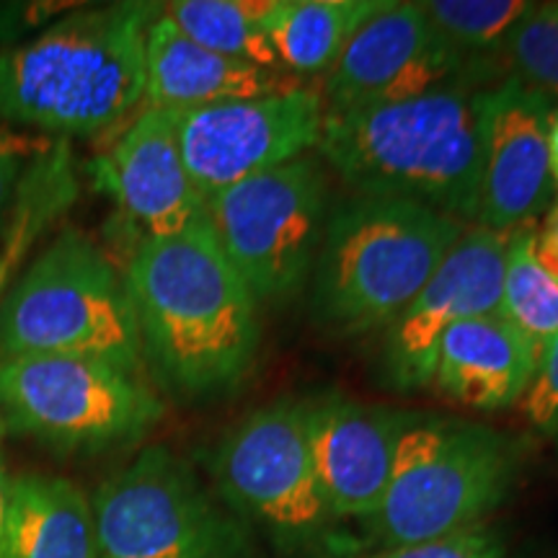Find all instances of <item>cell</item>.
Returning <instances> with one entry per match:
<instances>
[{
    "label": "cell",
    "mask_w": 558,
    "mask_h": 558,
    "mask_svg": "<svg viewBox=\"0 0 558 558\" xmlns=\"http://www.w3.org/2000/svg\"><path fill=\"white\" fill-rule=\"evenodd\" d=\"M158 5L75 11L0 52V122L88 137L145 101V37Z\"/></svg>",
    "instance_id": "3957f363"
},
{
    "label": "cell",
    "mask_w": 558,
    "mask_h": 558,
    "mask_svg": "<svg viewBox=\"0 0 558 558\" xmlns=\"http://www.w3.org/2000/svg\"><path fill=\"white\" fill-rule=\"evenodd\" d=\"M554 437H556V439H558V429H556V435H554Z\"/></svg>",
    "instance_id": "1f68e13d"
},
{
    "label": "cell",
    "mask_w": 558,
    "mask_h": 558,
    "mask_svg": "<svg viewBox=\"0 0 558 558\" xmlns=\"http://www.w3.org/2000/svg\"><path fill=\"white\" fill-rule=\"evenodd\" d=\"M94 177L137 228L140 241L177 235L205 218V199L181 160L171 111L145 107L96 160Z\"/></svg>",
    "instance_id": "2e32d148"
},
{
    "label": "cell",
    "mask_w": 558,
    "mask_h": 558,
    "mask_svg": "<svg viewBox=\"0 0 558 558\" xmlns=\"http://www.w3.org/2000/svg\"><path fill=\"white\" fill-rule=\"evenodd\" d=\"M90 507L99 558H254L246 522L160 445L104 481Z\"/></svg>",
    "instance_id": "52a82bcc"
},
{
    "label": "cell",
    "mask_w": 558,
    "mask_h": 558,
    "mask_svg": "<svg viewBox=\"0 0 558 558\" xmlns=\"http://www.w3.org/2000/svg\"><path fill=\"white\" fill-rule=\"evenodd\" d=\"M383 0H275L262 21L279 65L303 75L329 73L347 41Z\"/></svg>",
    "instance_id": "ffe728a7"
},
{
    "label": "cell",
    "mask_w": 558,
    "mask_h": 558,
    "mask_svg": "<svg viewBox=\"0 0 558 558\" xmlns=\"http://www.w3.org/2000/svg\"><path fill=\"white\" fill-rule=\"evenodd\" d=\"M213 476L230 512L282 548L313 546L333 520L313 469L303 401H271L243 416L215 448Z\"/></svg>",
    "instance_id": "30bf717a"
},
{
    "label": "cell",
    "mask_w": 558,
    "mask_h": 558,
    "mask_svg": "<svg viewBox=\"0 0 558 558\" xmlns=\"http://www.w3.org/2000/svg\"><path fill=\"white\" fill-rule=\"evenodd\" d=\"M548 171L550 181H554V190L558 192V107L550 114L548 124Z\"/></svg>",
    "instance_id": "f546056e"
},
{
    "label": "cell",
    "mask_w": 558,
    "mask_h": 558,
    "mask_svg": "<svg viewBox=\"0 0 558 558\" xmlns=\"http://www.w3.org/2000/svg\"><path fill=\"white\" fill-rule=\"evenodd\" d=\"M181 160L202 199L318 148L320 94L282 88L256 99L171 111Z\"/></svg>",
    "instance_id": "8fae6325"
},
{
    "label": "cell",
    "mask_w": 558,
    "mask_h": 558,
    "mask_svg": "<svg viewBox=\"0 0 558 558\" xmlns=\"http://www.w3.org/2000/svg\"><path fill=\"white\" fill-rule=\"evenodd\" d=\"M303 416L313 469L331 514L367 522L386 497L396 445L414 411L324 393L303 401Z\"/></svg>",
    "instance_id": "9a60e30c"
},
{
    "label": "cell",
    "mask_w": 558,
    "mask_h": 558,
    "mask_svg": "<svg viewBox=\"0 0 558 558\" xmlns=\"http://www.w3.org/2000/svg\"><path fill=\"white\" fill-rule=\"evenodd\" d=\"M9 497L11 476L0 465V558H9Z\"/></svg>",
    "instance_id": "f1b7e54d"
},
{
    "label": "cell",
    "mask_w": 558,
    "mask_h": 558,
    "mask_svg": "<svg viewBox=\"0 0 558 558\" xmlns=\"http://www.w3.org/2000/svg\"><path fill=\"white\" fill-rule=\"evenodd\" d=\"M124 284L143 362L186 401L233 393L262 347L259 303L230 267L207 220L132 251Z\"/></svg>",
    "instance_id": "6da1fadb"
},
{
    "label": "cell",
    "mask_w": 558,
    "mask_h": 558,
    "mask_svg": "<svg viewBox=\"0 0 558 558\" xmlns=\"http://www.w3.org/2000/svg\"><path fill=\"white\" fill-rule=\"evenodd\" d=\"M5 429L62 452H96L145 437L163 403L135 375L83 357L0 360Z\"/></svg>",
    "instance_id": "9c48e42d"
},
{
    "label": "cell",
    "mask_w": 558,
    "mask_h": 558,
    "mask_svg": "<svg viewBox=\"0 0 558 558\" xmlns=\"http://www.w3.org/2000/svg\"><path fill=\"white\" fill-rule=\"evenodd\" d=\"M331 190L324 160L303 156L205 199V220L256 303H284L311 279Z\"/></svg>",
    "instance_id": "ba28073f"
},
{
    "label": "cell",
    "mask_w": 558,
    "mask_h": 558,
    "mask_svg": "<svg viewBox=\"0 0 558 558\" xmlns=\"http://www.w3.org/2000/svg\"><path fill=\"white\" fill-rule=\"evenodd\" d=\"M277 70L205 50L156 13L145 37V104L148 109L184 111L213 104L277 94Z\"/></svg>",
    "instance_id": "ac0fdd59"
},
{
    "label": "cell",
    "mask_w": 558,
    "mask_h": 558,
    "mask_svg": "<svg viewBox=\"0 0 558 558\" xmlns=\"http://www.w3.org/2000/svg\"><path fill=\"white\" fill-rule=\"evenodd\" d=\"M535 239V222H525L507 235L501 316L518 326L541 362L543 352L558 337V282L541 267Z\"/></svg>",
    "instance_id": "7402d4cb"
},
{
    "label": "cell",
    "mask_w": 558,
    "mask_h": 558,
    "mask_svg": "<svg viewBox=\"0 0 558 558\" xmlns=\"http://www.w3.org/2000/svg\"><path fill=\"white\" fill-rule=\"evenodd\" d=\"M471 226L414 202H333L311 271V316L339 337L390 326Z\"/></svg>",
    "instance_id": "277c9868"
},
{
    "label": "cell",
    "mask_w": 558,
    "mask_h": 558,
    "mask_svg": "<svg viewBox=\"0 0 558 558\" xmlns=\"http://www.w3.org/2000/svg\"><path fill=\"white\" fill-rule=\"evenodd\" d=\"M488 78L465 75L414 99L331 111L318 153L352 194L414 202L476 226Z\"/></svg>",
    "instance_id": "7a4b0ae2"
},
{
    "label": "cell",
    "mask_w": 558,
    "mask_h": 558,
    "mask_svg": "<svg viewBox=\"0 0 558 558\" xmlns=\"http://www.w3.org/2000/svg\"><path fill=\"white\" fill-rule=\"evenodd\" d=\"M520 409L530 427L543 435H556L558 429V337L550 341L538 362L533 380L520 399Z\"/></svg>",
    "instance_id": "484cf974"
},
{
    "label": "cell",
    "mask_w": 558,
    "mask_h": 558,
    "mask_svg": "<svg viewBox=\"0 0 558 558\" xmlns=\"http://www.w3.org/2000/svg\"><path fill=\"white\" fill-rule=\"evenodd\" d=\"M538 369V354L501 313L460 320L437 349L432 386L460 407L501 411L520 403Z\"/></svg>",
    "instance_id": "e0dca14e"
},
{
    "label": "cell",
    "mask_w": 558,
    "mask_h": 558,
    "mask_svg": "<svg viewBox=\"0 0 558 558\" xmlns=\"http://www.w3.org/2000/svg\"><path fill=\"white\" fill-rule=\"evenodd\" d=\"M522 448L514 437L414 414L396 445L390 484L367 530L380 548L414 546L484 525L518 481Z\"/></svg>",
    "instance_id": "5b68a950"
},
{
    "label": "cell",
    "mask_w": 558,
    "mask_h": 558,
    "mask_svg": "<svg viewBox=\"0 0 558 558\" xmlns=\"http://www.w3.org/2000/svg\"><path fill=\"white\" fill-rule=\"evenodd\" d=\"M505 78L558 99V3H533L499 52Z\"/></svg>",
    "instance_id": "cb8c5ba5"
},
{
    "label": "cell",
    "mask_w": 558,
    "mask_h": 558,
    "mask_svg": "<svg viewBox=\"0 0 558 558\" xmlns=\"http://www.w3.org/2000/svg\"><path fill=\"white\" fill-rule=\"evenodd\" d=\"M50 148V140L19 135L9 124L0 122V226H3L11 202L16 197L26 158L45 156V150Z\"/></svg>",
    "instance_id": "4316f807"
},
{
    "label": "cell",
    "mask_w": 558,
    "mask_h": 558,
    "mask_svg": "<svg viewBox=\"0 0 558 558\" xmlns=\"http://www.w3.org/2000/svg\"><path fill=\"white\" fill-rule=\"evenodd\" d=\"M535 256H538L541 267L548 271L558 282V202L548 213L546 226L538 228V239H535Z\"/></svg>",
    "instance_id": "83f0119b"
},
{
    "label": "cell",
    "mask_w": 558,
    "mask_h": 558,
    "mask_svg": "<svg viewBox=\"0 0 558 558\" xmlns=\"http://www.w3.org/2000/svg\"><path fill=\"white\" fill-rule=\"evenodd\" d=\"M507 235L471 226L383 339V380L399 393L432 386L437 349L460 320L501 313Z\"/></svg>",
    "instance_id": "4fadbf2b"
},
{
    "label": "cell",
    "mask_w": 558,
    "mask_h": 558,
    "mask_svg": "<svg viewBox=\"0 0 558 558\" xmlns=\"http://www.w3.org/2000/svg\"><path fill=\"white\" fill-rule=\"evenodd\" d=\"M9 558H99L90 497L60 476H11Z\"/></svg>",
    "instance_id": "d6986e66"
},
{
    "label": "cell",
    "mask_w": 558,
    "mask_h": 558,
    "mask_svg": "<svg viewBox=\"0 0 558 558\" xmlns=\"http://www.w3.org/2000/svg\"><path fill=\"white\" fill-rule=\"evenodd\" d=\"M83 357L140 378L143 349L124 275L94 241L65 230L0 305V360Z\"/></svg>",
    "instance_id": "8992f818"
},
{
    "label": "cell",
    "mask_w": 558,
    "mask_h": 558,
    "mask_svg": "<svg viewBox=\"0 0 558 558\" xmlns=\"http://www.w3.org/2000/svg\"><path fill=\"white\" fill-rule=\"evenodd\" d=\"M527 0H427L429 24L465 58L499 65L509 34L530 11Z\"/></svg>",
    "instance_id": "603a6c76"
},
{
    "label": "cell",
    "mask_w": 558,
    "mask_h": 558,
    "mask_svg": "<svg viewBox=\"0 0 558 558\" xmlns=\"http://www.w3.org/2000/svg\"><path fill=\"white\" fill-rule=\"evenodd\" d=\"M497 73V65L465 58L439 37L422 3L383 0L326 73L320 99L331 114L414 99L465 75L492 81Z\"/></svg>",
    "instance_id": "7c38bea8"
},
{
    "label": "cell",
    "mask_w": 558,
    "mask_h": 558,
    "mask_svg": "<svg viewBox=\"0 0 558 558\" xmlns=\"http://www.w3.org/2000/svg\"><path fill=\"white\" fill-rule=\"evenodd\" d=\"M505 556V541L497 530L478 525L463 533L448 535V538L414 543V546L380 548L378 554L367 558H501Z\"/></svg>",
    "instance_id": "d4e9b609"
},
{
    "label": "cell",
    "mask_w": 558,
    "mask_h": 558,
    "mask_svg": "<svg viewBox=\"0 0 558 558\" xmlns=\"http://www.w3.org/2000/svg\"><path fill=\"white\" fill-rule=\"evenodd\" d=\"M556 104L518 78L484 90L476 226L509 235L548 207V124Z\"/></svg>",
    "instance_id": "5bb4252c"
},
{
    "label": "cell",
    "mask_w": 558,
    "mask_h": 558,
    "mask_svg": "<svg viewBox=\"0 0 558 558\" xmlns=\"http://www.w3.org/2000/svg\"><path fill=\"white\" fill-rule=\"evenodd\" d=\"M5 422H3V416H0V465H3V439H5Z\"/></svg>",
    "instance_id": "4dcf8cb0"
},
{
    "label": "cell",
    "mask_w": 558,
    "mask_h": 558,
    "mask_svg": "<svg viewBox=\"0 0 558 558\" xmlns=\"http://www.w3.org/2000/svg\"><path fill=\"white\" fill-rule=\"evenodd\" d=\"M271 3L275 0H173L158 9L184 37L205 50L277 70L279 58L262 32Z\"/></svg>",
    "instance_id": "44dd1931"
}]
</instances>
